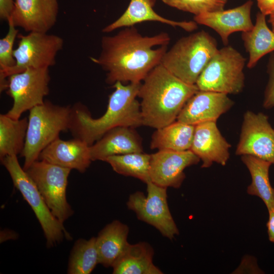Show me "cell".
<instances>
[{
  "label": "cell",
  "mask_w": 274,
  "mask_h": 274,
  "mask_svg": "<svg viewBox=\"0 0 274 274\" xmlns=\"http://www.w3.org/2000/svg\"><path fill=\"white\" fill-rule=\"evenodd\" d=\"M170 41L165 32L144 36L134 26L125 27L114 35L102 37L99 56L90 59L106 72L108 84L140 83L161 63Z\"/></svg>",
  "instance_id": "6da1fadb"
},
{
  "label": "cell",
  "mask_w": 274,
  "mask_h": 274,
  "mask_svg": "<svg viewBox=\"0 0 274 274\" xmlns=\"http://www.w3.org/2000/svg\"><path fill=\"white\" fill-rule=\"evenodd\" d=\"M142 82L124 85L117 82L109 95L107 110L98 118L91 117L87 109L78 102L72 107L69 130L74 138L92 145L109 130L120 126L135 128L143 125L140 103L136 99Z\"/></svg>",
  "instance_id": "7a4b0ae2"
},
{
  "label": "cell",
  "mask_w": 274,
  "mask_h": 274,
  "mask_svg": "<svg viewBox=\"0 0 274 274\" xmlns=\"http://www.w3.org/2000/svg\"><path fill=\"white\" fill-rule=\"evenodd\" d=\"M141 83L138 96L143 125L159 129L175 121L187 101L199 90L174 75L161 63Z\"/></svg>",
  "instance_id": "3957f363"
},
{
  "label": "cell",
  "mask_w": 274,
  "mask_h": 274,
  "mask_svg": "<svg viewBox=\"0 0 274 274\" xmlns=\"http://www.w3.org/2000/svg\"><path fill=\"white\" fill-rule=\"evenodd\" d=\"M29 111L25 146L20 154L24 158L23 168L25 170L38 160L41 152L47 146L59 138L61 132L70 129L72 107L45 100Z\"/></svg>",
  "instance_id": "277c9868"
},
{
  "label": "cell",
  "mask_w": 274,
  "mask_h": 274,
  "mask_svg": "<svg viewBox=\"0 0 274 274\" xmlns=\"http://www.w3.org/2000/svg\"><path fill=\"white\" fill-rule=\"evenodd\" d=\"M218 50L216 40L202 30L178 40L166 51L161 64L182 81L196 84Z\"/></svg>",
  "instance_id": "5b68a950"
},
{
  "label": "cell",
  "mask_w": 274,
  "mask_h": 274,
  "mask_svg": "<svg viewBox=\"0 0 274 274\" xmlns=\"http://www.w3.org/2000/svg\"><path fill=\"white\" fill-rule=\"evenodd\" d=\"M17 47L14 49V66L0 71V91L8 87V77L28 68H49L56 64L57 53L62 49L63 39L47 32H30L18 34Z\"/></svg>",
  "instance_id": "8992f818"
},
{
  "label": "cell",
  "mask_w": 274,
  "mask_h": 274,
  "mask_svg": "<svg viewBox=\"0 0 274 274\" xmlns=\"http://www.w3.org/2000/svg\"><path fill=\"white\" fill-rule=\"evenodd\" d=\"M246 61L232 46L218 49L200 75L196 85L199 90L238 94L245 86Z\"/></svg>",
  "instance_id": "52a82bcc"
},
{
  "label": "cell",
  "mask_w": 274,
  "mask_h": 274,
  "mask_svg": "<svg viewBox=\"0 0 274 274\" xmlns=\"http://www.w3.org/2000/svg\"><path fill=\"white\" fill-rule=\"evenodd\" d=\"M1 161L11 176L15 187L33 211L43 229L47 245L52 247L64 237L71 239L63 224L52 214L36 184L20 166L17 156H7Z\"/></svg>",
  "instance_id": "ba28073f"
},
{
  "label": "cell",
  "mask_w": 274,
  "mask_h": 274,
  "mask_svg": "<svg viewBox=\"0 0 274 274\" xmlns=\"http://www.w3.org/2000/svg\"><path fill=\"white\" fill-rule=\"evenodd\" d=\"M25 171L36 184L52 214L63 224L74 213L66 197L71 169L37 160Z\"/></svg>",
  "instance_id": "9c48e42d"
},
{
  "label": "cell",
  "mask_w": 274,
  "mask_h": 274,
  "mask_svg": "<svg viewBox=\"0 0 274 274\" xmlns=\"http://www.w3.org/2000/svg\"><path fill=\"white\" fill-rule=\"evenodd\" d=\"M49 68H28L8 77L7 93L13 100L11 109L6 114L15 119L43 104L49 93Z\"/></svg>",
  "instance_id": "30bf717a"
},
{
  "label": "cell",
  "mask_w": 274,
  "mask_h": 274,
  "mask_svg": "<svg viewBox=\"0 0 274 274\" xmlns=\"http://www.w3.org/2000/svg\"><path fill=\"white\" fill-rule=\"evenodd\" d=\"M147 186V195L141 191L131 194L127 202V207L136 214L139 220L151 225L163 236L172 239L179 231L168 206L167 188L151 181Z\"/></svg>",
  "instance_id": "8fae6325"
},
{
  "label": "cell",
  "mask_w": 274,
  "mask_h": 274,
  "mask_svg": "<svg viewBox=\"0 0 274 274\" xmlns=\"http://www.w3.org/2000/svg\"><path fill=\"white\" fill-rule=\"evenodd\" d=\"M235 154L252 156L274 164V129L267 115L245 112Z\"/></svg>",
  "instance_id": "7c38bea8"
},
{
  "label": "cell",
  "mask_w": 274,
  "mask_h": 274,
  "mask_svg": "<svg viewBox=\"0 0 274 274\" xmlns=\"http://www.w3.org/2000/svg\"><path fill=\"white\" fill-rule=\"evenodd\" d=\"M200 161L199 158L190 150H158L150 154V181L161 187L178 188L186 177L184 169Z\"/></svg>",
  "instance_id": "4fadbf2b"
},
{
  "label": "cell",
  "mask_w": 274,
  "mask_h": 274,
  "mask_svg": "<svg viewBox=\"0 0 274 274\" xmlns=\"http://www.w3.org/2000/svg\"><path fill=\"white\" fill-rule=\"evenodd\" d=\"M58 0H15L10 20L27 32H47L55 24Z\"/></svg>",
  "instance_id": "5bb4252c"
},
{
  "label": "cell",
  "mask_w": 274,
  "mask_h": 274,
  "mask_svg": "<svg viewBox=\"0 0 274 274\" xmlns=\"http://www.w3.org/2000/svg\"><path fill=\"white\" fill-rule=\"evenodd\" d=\"M228 94L198 90L186 102L177 120L196 125L207 122H216L234 105Z\"/></svg>",
  "instance_id": "9a60e30c"
},
{
  "label": "cell",
  "mask_w": 274,
  "mask_h": 274,
  "mask_svg": "<svg viewBox=\"0 0 274 274\" xmlns=\"http://www.w3.org/2000/svg\"><path fill=\"white\" fill-rule=\"evenodd\" d=\"M231 146L221 134L216 122L195 125L190 150L201 160V167H209L214 162L225 165L230 157Z\"/></svg>",
  "instance_id": "2e32d148"
},
{
  "label": "cell",
  "mask_w": 274,
  "mask_h": 274,
  "mask_svg": "<svg viewBox=\"0 0 274 274\" xmlns=\"http://www.w3.org/2000/svg\"><path fill=\"white\" fill-rule=\"evenodd\" d=\"M253 2L249 0L237 7L227 10L204 13L194 17L197 23L208 26L220 36L226 46L230 35L237 31L244 32L254 26L251 18Z\"/></svg>",
  "instance_id": "e0dca14e"
},
{
  "label": "cell",
  "mask_w": 274,
  "mask_h": 274,
  "mask_svg": "<svg viewBox=\"0 0 274 274\" xmlns=\"http://www.w3.org/2000/svg\"><path fill=\"white\" fill-rule=\"evenodd\" d=\"M38 160L80 173L85 172L92 161L90 146L85 142L77 138L65 141L59 138L41 152Z\"/></svg>",
  "instance_id": "ac0fdd59"
},
{
  "label": "cell",
  "mask_w": 274,
  "mask_h": 274,
  "mask_svg": "<svg viewBox=\"0 0 274 274\" xmlns=\"http://www.w3.org/2000/svg\"><path fill=\"white\" fill-rule=\"evenodd\" d=\"M133 129L120 126L107 132L90 146L92 161H105L111 156L143 152L141 139Z\"/></svg>",
  "instance_id": "d6986e66"
},
{
  "label": "cell",
  "mask_w": 274,
  "mask_h": 274,
  "mask_svg": "<svg viewBox=\"0 0 274 274\" xmlns=\"http://www.w3.org/2000/svg\"><path fill=\"white\" fill-rule=\"evenodd\" d=\"M156 0H130L124 12L115 21L105 26L102 31L109 33L145 21L159 22L180 27L187 31H192L197 28V24L194 21H178L160 16L153 9Z\"/></svg>",
  "instance_id": "ffe728a7"
},
{
  "label": "cell",
  "mask_w": 274,
  "mask_h": 274,
  "mask_svg": "<svg viewBox=\"0 0 274 274\" xmlns=\"http://www.w3.org/2000/svg\"><path fill=\"white\" fill-rule=\"evenodd\" d=\"M129 227L118 220L107 224L96 237L98 264L112 267L129 244Z\"/></svg>",
  "instance_id": "44dd1931"
},
{
  "label": "cell",
  "mask_w": 274,
  "mask_h": 274,
  "mask_svg": "<svg viewBox=\"0 0 274 274\" xmlns=\"http://www.w3.org/2000/svg\"><path fill=\"white\" fill-rule=\"evenodd\" d=\"M154 250L150 244H129L113 265L114 274H162L153 262Z\"/></svg>",
  "instance_id": "7402d4cb"
},
{
  "label": "cell",
  "mask_w": 274,
  "mask_h": 274,
  "mask_svg": "<svg viewBox=\"0 0 274 274\" xmlns=\"http://www.w3.org/2000/svg\"><path fill=\"white\" fill-rule=\"evenodd\" d=\"M242 38L249 54L247 63L249 68L254 67L263 56L274 51V31L268 27L266 15L261 12L257 13L253 27L242 32Z\"/></svg>",
  "instance_id": "603a6c76"
},
{
  "label": "cell",
  "mask_w": 274,
  "mask_h": 274,
  "mask_svg": "<svg viewBox=\"0 0 274 274\" xmlns=\"http://www.w3.org/2000/svg\"><path fill=\"white\" fill-rule=\"evenodd\" d=\"M195 130L192 125L176 120L162 128L156 129L152 136V149L184 151L190 150Z\"/></svg>",
  "instance_id": "cb8c5ba5"
},
{
  "label": "cell",
  "mask_w": 274,
  "mask_h": 274,
  "mask_svg": "<svg viewBox=\"0 0 274 274\" xmlns=\"http://www.w3.org/2000/svg\"><path fill=\"white\" fill-rule=\"evenodd\" d=\"M241 159L248 169L251 183L247 189L248 194L258 196L267 210L274 208V188L269 178L270 162L250 155H243Z\"/></svg>",
  "instance_id": "d4e9b609"
},
{
  "label": "cell",
  "mask_w": 274,
  "mask_h": 274,
  "mask_svg": "<svg viewBox=\"0 0 274 274\" xmlns=\"http://www.w3.org/2000/svg\"><path fill=\"white\" fill-rule=\"evenodd\" d=\"M28 119H15L0 115V159L21 154L25 143Z\"/></svg>",
  "instance_id": "484cf974"
},
{
  "label": "cell",
  "mask_w": 274,
  "mask_h": 274,
  "mask_svg": "<svg viewBox=\"0 0 274 274\" xmlns=\"http://www.w3.org/2000/svg\"><path fill=\"white\" fill-rule=\"evenodd\" d=\"M105 161L119 174L137 178L146 184L151 181L150 154L143 152L130 153L111 156Z\"/></svg>",
  "instance_id": "4316f807"
},
{
  "label": "cell",
  "mask_w": 274,
  "mask_h": 274,
  "mask_svg": "<svg viewBox=\"0 0 274 274\" xmlns=\"http://www.w3.org/2000/svg\"><path fill=\"white\" fill-rule=\"evenodd\" d=\"M98 264L96 237L76 241L69 258L67 273L89 274Z\"/></svg>",
  "instance_id": "83f0119b"
},
{
  "label": "cell",
  "mask_w": 274,
  "mask_h": 274,
  "mask_svg": "<svg viewBox=\"0 0 274 274\" xmlns=\"http://www.w3.org/2000/svg\"><path fill=\"white\" fill-rule=\"evenodd\" d=\"M165 4L195 15L224 10L227 0H161Z\"/></svg>",
  "instance_id": "f1b7e54d"
},
{
  "label": "cell",
  "mask_w": 274,
  "mask_h": 274,
  "mask_svg": "<svg viewBox=\"0 0 274 274\" xmlns=\"http://www.w3.org/2000/svg\"><path fill=\"white\" fill-rule=\"evenodd\" d=\"M9 30L7 35L0 40V71H4L15 65L13 46L19 30L9 19Z\"/></svg>",
  "instance_id": "f546056e"
},
{
  "label": "cell",
  "mask_w": 274,
  "mask_h": 274,
  "mask_svg": "<svg viewBox=\"0 0 274 274\" xmlns=\"http://www.w3.org/2000/svg\"><path fill=\"white\" fill-rule=\"evenodd\" d=\"M267 68L269 79L264 91L263 106L269 109L274 107V53L270 56Z\"/></svg>",
  "instance_id": "4dcf8cb0"
},
{
  "label": "cell",
  "mask_w": 274,
  "mask_h": 274,
  "mask_svg": "<svg viewBox=\"0 0 274 274\" xmlns=\"http://www.w3.org/2000/svg\"><path fill=\"white\" fill-rule=\"evenodd\" d=\"M15 7L14 0H0V18L8 21L13 14Z\"/></svg>",
  "instance_id": "1f68e13d"
},
{
  "label": "cell",
  "mask_w": 274,
  "mask_h": 274,
  "mask_svg": "<svg viewBox=\"0 0 274 274\" xmlns=\"http://www.w3.org/2000/svg\"><path fill=\"white\" fill-rule=\"evenodd\" d=\"M260 12L267 16L274 12V0H257Z\"/></svg>",
  "instance_id": "d6a6232c"
},
{
  "label": "cell",
  "mask_w": 274,
  "mask_h": 274,
  "mask_svg": "<svg viewBox=\"0 0 274 274\" xmlns=\"http://www.w3.org/2000/svg\"><path fill=\"white\" fill-rule=\"evenodd\" d=\"M268 220L266 224L269 240L274 243V208L267 210Z\"/></svg>",
  "instance_id": "836d02e7"
},
{
  "label": "cell",
  "mask_w": 274,
  "mask_h": 274,
  "mask_svg": "<svg viewBox=\"0 0 274 274\" xmlns=\"http://www.w3.org/2000/svg\"><path fill=\"white\" fill-rule=\"evenodd\" d=\"M269 16L268 22L271 27V30L274 31V12Z\"/></svg>",
  "instance_id": "e575fe53"
}]
</instances>
